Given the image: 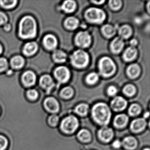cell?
Segmentation results:
<instances>
[{"mask_svg":"<svg viewBox=\"0 0 150 150\" xmlns=\"http://www.w3.org/2000/svg\"><path fill=\"white\" fill-rule=\"evenodd\" d=\"M91 115L94 122L103 126H107L111 119V110L104 103H98L94 105L91 110Z\"/></svg>","mask_w":150,"mask_h":150,"instance_id":"1","label":"cell"},{"mask_svg":"<svg viewBox=\"0 0 150 150\" xmlns=\"http://www.w3.org/2000/svg\"><path fill=\"white\" fill-rule=\"evenodd\" d=\"M37 35V24L35 19L30 16L23 17L20 23L19 35L23 39L34 38Z\"/></svg>","mask_w":150,"mask_h":150,"instance_id":"2","label":"cell"},{"mask_svg":"<svg viewBox=\"0 0 150 150\" xmlns=\"http://www.w3.org/2000/svg\"><path fill=\"white\" fill-rule=\"evenodd\" d=\"M79 125L77 117L74 115H70L65 117L60 125V129L62 132L67 134L74 133Z\"/></svg>","mask_w":150,"mask_h":150,"instance_id":"3","label":"cell"},{"mask_svg":"<svg viewBox=\"0 0 150 150\" xmlns=\"http://www.w3.org/2000/svg\"><path fill=\"white\" fill-rule=\"evenodd\" d=\"M99 67L100 73L105 77L111 76L115 71V65L114 62L108 57H104L100 59Z\"/></svg>","mask_w":150,"mask_h":150,"instance_id":"4","label":"cell"},{"mask_svg":"<svg viewBox=\"0 0 150 150\" xmlns=\"http://www.w3.org/2000/svg\"><path fill=\"white\" fill-rule=\"evenodd\" d=\"M71 61L74 66L83 68L87 65L89 62V57L86 52L79 50L74 52L71 57Z\"/></svg>","mask_w":150,"mask_h":150,"instance_id":"5","label":"cell"},{"mask_svg":"<svg viewBox=\"0 0 150 150\" xmlns=\"http://www.w3.org/2000/svg\"><path fill=\"white\" fill-rule=\"evenodd\" d=\"M86 17L87 20L90 22L100 24L105 20V14L101 9L92 8L87 10Z\"/></svg>","mask_w":150,"mask_h":150,"instance_id":"6","label":"cell"},{"mask_svg":"<svg viewBox=\"0 0 150 150\" xmlns=\"http://www.w3.org/2000/svg\"><path fill=\"white\" fill-rule=\"evenodd\" d=\"M43 107L45 110L48 113L55 114L59 110V105L58 101L55 98L49 97L44 101Z\"/></svg>","mask_w":150,"mask_h":150,"instance_id":"7","label":"cell"},{"mask_svg":"<svg viewBox=\"0 0 150 150\" xmlns=\"http://www.w3.org/2000/svg\"><path fill=\"white\" fill-rule=\"evenodd\" d=\"M76 45L81 48H86L90 45L91 37L87 32H79L77 34L75 38Z\"/></svg>","mask_w":150,"mask_h":150,"instance_id":"8","label":"cell"},{"mask_svg":"<svg viewBox=\"0 0 150 150\" xmlns=\"http://www.w3.org/2000/svg\"><path fill=\"white\" fill-rule=\"evenodd\" d=\"M99 139L105 143L109 142L114 137V131L111 128L107 126H103L98 132Z\"/></svg>","mask_w":150,"mask_h":150,"instance_id":"9","label":"cell"},{"mask_svg":"<svg viewBox=\"0 0 150 150\" xmlns=\"http://www.w3.org/2000/svg\"><path fill=\"white\" fill-rule=\"evenodd\" d=\"M55 76L57 79L61 83L68 81L70 78V72L68 68L65 67H59L55 71Z\"/></svg>","mask_w":150,"mask_h":150,"instance_id":"10","label":"cell"},{"mask_svg":"<svg viewBox=\"0 0 150 150\" xmlns=\"http://www.w3.org/2000/svg\"><path fill=\"white\" fill-rule=\"evenodd\" d=\"M110 106L114 111H122L126 108L127 106V102L123 97L117 96L111 101Z\"/></svg>","mask_w":150,"mask_h":150,"instance_id":"11","label":"cell"},{"mask_svg":"<svg viewBox=\"0 0 150 150\" xmlns=\"http://www.w3.org/2000/svg\"><path fill=\"white\" fill-rule=\"evenodd\" d=\"M146 125V121L144 118L143 117L136 118L131 123L130 129L133 132L139 133L144 129Z\"/></svg>","mask_w":150,"mask_h":150,"instance_id":"12","label":"cell"},{"mask_svg":"<svg viewBox=\"0 0 150 150\" xmlns=\"http://www.w3.org/2000/svg\"><path fill=\"white\" fill-rule=\"evenodd\" d=\"M129 122V117L124 114H119L116 116L113 121L114 126L117 128L121 129L125 127Z\"/></svg>","mask_w":150,"mask_h":150,"instance_id":"13","label":"cell"},{"mask_svg":"<svg viewBox=\"0 0 150 150\" xmlns=\"http://www.w3.org/2000/svg\"><path fill=\"white\" fill-rule=\"evenodd\" d=\"M22 80L24 85L27 86H31L35 83L36 77L33 72L28 71L23 75Z\"/></svg>","mask_w":150,"mask_h":150,"instance_id":"14","label":"cell"},{"mask_svg":"<svg viewBox=\"0 0 150 150\" xmlns=\"http://www.w3.org/2000/svg\"><path fill=\"white\" fill-rule=\"evenodd\" d=\"M122 145L128 150H133L137 146V141L134 137L129 136L124 138L122 142Z\"/></svg>","mask_w":150,"mask_h":150,"instance_id":"15","label":"cell"},{"mask_svg":"<svg viewBox=\"0 0 150 150\" xmlns=\"http://www.w3.org/2000/svg\"><path fill=\"white\" fill-rule=\"evenodd\" d=\"M43 43L45 48L49 50H54L57 45V41L52 35H47L45 37Z\"/></svg>","mask_w":150,"mask_h":150,"instance_id":"16","label":"cell"},{"mask_svg":"<svg viewBox=\"0 0 150 150\" xmlns=\"http://www.w3.org/2000/svg\"><path fill=\"white\" fill-rule=\"evenodd\" d=\"M40 83L43 88L48 91H50L54 85L52 78L49 75H45L42 76L40 79Z\"/></svg>","mask_w":150,"mask_h":150,"instance_id":"17","label":"cell"},{"mask_svg":"<svg viewBox=\"0 0 150 150\" xmlns=\"http://www.w3.org/2000/svg\"><path fill=\"white\" fill-rule=\"evenodd\" d=\"M124 42L120 38L117 37L111 43V49L114 53H118L122 51L124 47Z\"/></svg>","mask_w":150,"mask_h":150,"instance_id":"18","label":"cell"},{"mask_svg":"<svg viewBox=\"0 0 150 150\" xmlns=\"http://www.w3.org/2000/svg\"><path fill=\"white\" fill-rule=\"evenodd\" d=\"M38 50V45L35 42H30L26 44L23 48V53L26 56L34 55Z\"/></svg>","mask_w":150,"mask_h":150,"instance_id":"19","label":"cell"},{"mask_svg":"<svg viewBox=\"0 0 150 150\" xmlns=\"http://www.w3.org/2000/svg\"><path fill=\"white\" fill-rule=\"evenodd\" d=\"M78 139L84 143L89 142L91 139V134L90 132L86 129H82L77 134Z\"/></svg>","mask_w":150,"mask_h":150,"instance_id":"20","label":"cell"},{"mask_svg":"<svg viewBox=\"0 0 150 150\" xmlns=\"http://www.w3.org/2000/svg\"><path fill=\"white\" fill-rule=\"evenodd\" d=\"M137 50L133 47L128 48L125 52L123 54V58L126 61H130L136 57Z\"/></svg>","mask_w":150,"mask_h":150,"instance_id":"21","label":"cell"},{"mask_svg":"<svg viewBox=\"0 0 150 150\" xmlns=\"http://www.w3.org/2000/svg\"><path fill=\"white\" fill-rule=\"evenodd\" d=\"M89 110V107L86 103H81L75 108L74 111L75 113L81 116L86 115Z\"/></svg>","mask_w":150,"mask_h":150,"instance_id":"22","label":"cell"},{"mask_svg":"<svg viewBox=\"0 0 150 150\" xmlns=\"http://www.w3.org/2000/svg\"><path fill=\"white\" fill-rule=\"evenodd\" d=\"M76 5L75 1L71 0L65 1L62 6V8L67 13H70L74 12L76 8Z\"/></svg>","mask_w":150,"mask_h":150,"instance_id":"23","label":"cell"},{"mask_svg":"<svg viewBox=\"0 0 150 150\" xmlns=\"http://www.w3.org/2000/svg\"><path fill=\"white\" fill-rule=\"evenodd\" d=\"M128 75L131 78H135L138 76L140 72V69L137 64H133L131 65L127 69Z\"/></svg>","mask_w":150,"mask_h":150,"instance_id":"24","label":"cell"},{"mask_svg":"<svg viewBox=\"0 0 150 150\" xmlns=\"http://www.w3.org/2000/svg\"><path fill=\"white\" fill-rule=\"evenodd\" d=\"M53 58L57 63H64L66 60L67 55L62 51L57 50L53 53Z\"/></svg>","mask_w":150,"mask_h":150,"instance_id":"25","label":"cell"},{"mask_svg":"<svg viewBox=\"0 0 150 150\" xmlns=\"http://www.w3.org/2000/svg\"><path fill=\"white\" fill-rule=\"evenodd\" d=\"M79 24V21L74 17H69L65 22V27L70 30H74L77 28Z\"/></svg>","mask_w":150,"mask_h":150,"instance_id":"26","label":"cell"},{"mask_svg":"<svg viewBox=\"0 0 150 150\" xmlns=\"http://www.w3.org/2000/svg\"><path fill=\"white\" fill-rule=\"evenodd\" d=\"M24 60L21 56H16L11 60V64L15 68H21L24 65Z\"/></svg>","mask_w":150,"mask_h":150,"instance_id":"27","label":"cell"},{"mask_svg":"<svg viewBox=\"0 0 150 150\" xmlns=\"http://www.w3.org/2000/svg\"><path fill=\"white\" fill-rule=\"evenodd\" d=\"M102 31L104 36L107 38H111L115 33V30L113 26L110 25H104L102 28Z\"/></svg>","mask_w":150,"mask_h":150,"instance_id":"28","label":"cell"},{"mask_svg":"<svg viewBox=\"0 0 150 150\" xmlns=\"http://www.w3.org/2000/svg\"><path fill=\"white\" fill-rule=\"evenodd\" d=\"M119 34L121 37L124 38H129L132 34V30L128 25H124L120 28Z\"/></svg>","mask_w":150,"mask_h":150,"instance_id":"29","label":"cell"},{"mask_svg":"<svg viewBox=\"0 0 150 150\" xmlns=\"http://www.w3.org/2000/svg\"><path fill=\"white\" fill-rule=\"evenodd\" d=\"M141 111V107L137 104H132L130 106L128 110V113L131 116H137L138 115Z\"/></svg>","mask_w":150,"mask_h":150,"instance_id":"30","label":"cell"},{"mask_svg":"<svg viewBox=\"0 0 150 150\" xmlns=\"http://www.w3.org/2000/svg\"><path fill=\"white\" fill-rule=\"evenodd\" d=\"M59 122V117L56 114H52L47 118V123L50 127H56L58 125Z\"/></svg>","mask_w":150,"mask_h":150,"instance_id":"31","label":"cell"},{"mask_svg":"<svg viewBox=\"0 0 150 150\" xmlns=\"http://www.w3.org/2000/svg\"><path fill=\"white\" fill-rule=\"evenodd\" d=\"M73 90L70 87H67L62 89L60 95L61 97L64 99H69L73 95Z\"/></svg>","mask_w":150,"mask_h":150,"instance_id":"32","label":"cell"},{"mask_svg":"<svg viewBox=\"0 0 150 150\" xmlns=\"http://www.w3.org/2000/svg\"><path fill=\"white\" fill-rule=\"evenodd\" d=\"M9 145L8 139L6 136L0 134V150H6Z\"/></svg>","mask_w":150,"mask_h":150,"instance_id":"33","label":"cell"},{"mask_svg":"<svg viewBox=\"0 0 150 150\" xmlns=\"http://www.w3.org/2000/svg\"><path fill=\"white\" fill-rule=\"evenodd\" d=\"M136 88L132 85H127L123 89V92L127 96H131L136 93Z\"/></svg>","mask_w":150,"mask_h":150,"instance_id":"34","label":"cell"},{"mask_svg":"<svg viewBox=\"0 0 150 150\" xmlns=\"http://www.w3.org/2000/svg\"><path fill=\"white\" fill-rule=\"evenodd\" d=\"M17 1L15 0L11 1H0V4L2 7L5 8H12L15 6L16 5Z\"/></svg>","mask_w":150,"mask_h":150,"instance_id":"35","label":"cell"},{"mask_svg":"<svg viewBox=\"0 0 150 150\" xmlns=\"http://www.w3.org/2000/svg\"><path fill=\"white\" fill-rule=\"evenodd\" d=\"M99 77L98 74L95 73H92L88 75L86 78V81L88 84L93 85L98 81Z\"/></svg>","mask_w":150,"mask_h":150,"instance_id":"36","label":"cell"},{"mask_svg":"<svg viewBox=\"0 0 150 150\" xmlns=\"http://www.w3.org/2000/svg\"><path fill=\"white\" fill-rule=\"evenodd\" d=\"M28 98L31 101L36 100L38 97V93L35 89H30L27 93Z\"/></svg>","mask_w":150,"mask_h":150,"instance_id":"37","label":"cell"},{"mask_svg":"<svg viewBox=\"0 0 150 150\" xmlns=\"http://www.w3.org/2000/svg\"><path fill=\"white\" fill-rule=\"evenodd\" d=\"M109 5L111 8L113 10H118L122 6V1L119 0L110 1H109Z\"/></svg>","mask_w":150,"mask_h":150,"instance_id":"38","label":"cell"},{"mask_svg":"<svg viewBox=\"0 0 150 150\" xmlns=\"http://www.w3.org/2000/svg\"><path fill=\"white\" fill-rule=\"evenodd\" d=\"M8 66L7 60L4 58H0V72L5 71Z\"/></svg>","mask_w":150,"mask_h":150,"instance_id":"39","label":"cell"},{"mask_svg":"<svg viewBox=\"0 0 150 150\" xmlns=\"http://www.w3.org/2000/svg\"><path fill=\"white\" fill-rule=\"evenodd\" d=\"M117 93V89L114 86H110L108 89V93L110 96H114Z\"/></svg>","mask_w":150,"mask_h":150,"instance_id":"40","label":"cell"},{"mask_svg":"<svg viewBox=\"0 0 150 150\" xmlns=\"http://www.w3.org/2000/svg\"><path fill=\"white\" fill-rule=\"evenodd\" d=\"M7 17L4 13L0 12V25L5 24L7 21Z\"/></svg>","mask_w":150,"mask_h":150,"instance_id":"41","label":"cell"},{"mask_svg":"<svg viewBox=\"0 0 150 150\" xmlns=\"http://www.w3.org/2000/svg\"><path fill=\"white\" fill-rule=\"evenodd\" d=\"M122 143L120 140L116 139L112 143V146L116 149H119L122 146Z\"/></svg>","mask_w":150,"mask_h":150,"instance_id":"42","label":"cell"},{"mask_svg":"<svg viewBox=\"0 0 150 150\" xmlns=\"http://www.w3.org/2000/svg\"><path fill=\"white\" fill-rule=\"evenodd\" d=\"M130 43L131 45H132V47H133V46L137 45V42L136 39H132L130 42Z\"/></svg>","mask_w":150,"mask_h":150,"instance_id":"43","label":"cell"},{"mask_svg":"<svg viewBox=\"0 0 150 150\" xmlns=\"http://www.w3.org/2000/svg\"><path fill=\"white\" fill-rule=\"evenodd\" d=\"M149 115H150V113L149 112H146L144 114V117L143 118H147V117H149Z\"/></svg>","mask_w":150,"mask_h":150,"instance_id":"44","label":"cell"},{"mask_svg":"<svg viewBox=\"0 0 150 150\" xmlns=\"http://www.w3.org/2000/svg\"><path fill=\"white\" fill-rule=\"evenodd\" d=\"M93 2L96 4H102L103 2H104V1H93Z\"/></svg>","mask_w":150,"mask_h":150,"instance_id":"45","label":"cell"},{"mask_svg":"<svg viewBox=\"0 0 150 150\" xmlns=\"http://www.w3.org/2000/svg\"><path fill=\"white\" fill-rule=\"evenodd\" d=\"M9 28H9V25H7L5 26V29L6 30H8L9 29Z\"/></svg>","mask_w":150,"mask_h":150,"instance_id":"46","label":"cell"},{"mask_svg":"<svg viewBox=\"0 0 150 150\" xmlns=\"http://www.w3.org/2000/svg\"><path fill=\"white\" fill-rule=\"evenodd\" d=\"M2 51V47H1V45H0V54L1 53Z\"/></svg>","mask_w":150,"mask_h":150,"instance_id":"47","label":"cell"},{"mask_svg":"<svg viewBox=\"0 0 150 150\" xmlns=\"http://www.w3.org/2000/svg\"><path fill=\"white\" fill-rule=\"evenodd\" d=\"M143 150H150V149H149V148H145V149H144Z\"/></svg>","mask_w":150,"mask_h":150,"instance_id":"48","label":"cell"},{"mask_svg":"<svg viewBox=\"0 0 150 150\" xmlns=\"http://www.w3.org/2000/svg\"><path fill=\"white\" fill-rule=\"evenodd\" d=\"M0 113H1V108H0Z\"/></svg>","mask_w":150,"mask_h":150,"instance_id":"49","label":"cell"}]
</instances>
